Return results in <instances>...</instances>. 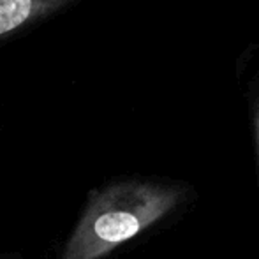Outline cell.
Returning a JSON list of instances; mask_svg holds the SVG:
<instances>
[{"label":"cell","instance_id":"obj_1","mask_svg":"<svg viewBox=\"0 0 259 259\" xmlns=\"http://www.w3.org/2000/svg\"><path fill=\"white\" fill-rule=\"evenodd\" d=\"M187 189L127 180L94 192L60 259H103L180 205Z\"/></svg>","mask_w":259,"mask_h":259},{"label":"cell","instance_id":"obj_2","mask_svg":"<svg viewBox=\"0 0 259 259\" xmlns=\"http://www.w3.org/2000/svg\"><path fill=\"white\" fill-rule=\"evenodd\" d=\"M83 0H0V46L78 6Z\"/></svg>","mask_w":259,"mask_h":259},{"label":"cell","instance_id":"obj_3","mask_svg":"<svg viewBox=\"0 0 259 259\" xmlns=\"http://www.w3.org/2000/svg\"><path fill=\"white\" fill-rule=\"evenodd\" d=\"M254 129H256V141H257V152H259V103L256 104V111H254Z\"/></svg>","mask_w":259,"mask_h":259}]
</instances>
